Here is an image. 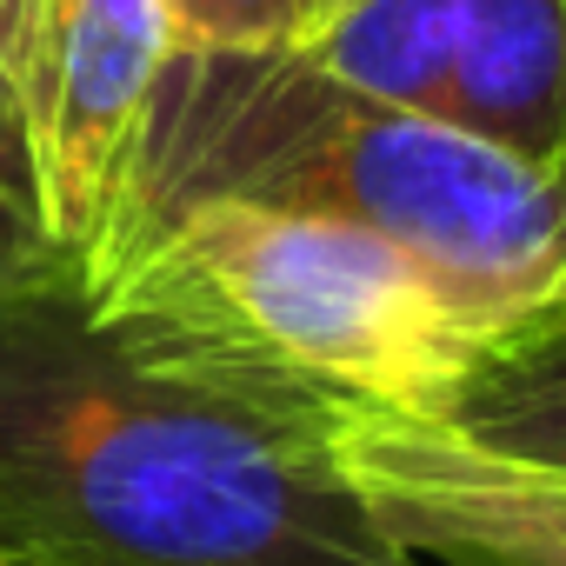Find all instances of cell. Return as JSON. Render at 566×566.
<instances>
[{
	"instance_id": "obj_5",
	"label": "cell",
	"mask_w": 566,
	"mask_h": 566,
	"mask_svg": "<svg viewBox=\"0 0 566 566\" xmlns=\"http://www.w3.org/2000/svg\"><path fill=\"white\" fill-rule=\"evenodd\" d=\"M334 460L413 566H566V467L374 407L334 420Z\"/></svg>"
},
{
	"instance_id": "obj_8",
	"label": "cell",
	"mask_w": 566,
	"mask_h": 566,
	"mask_svg": "<svg viewBox=\"0 0 566 566\" xmlns=\"http://www.w3.org/2000/svg\"><path fill=\"white\" fill-rule=\"evenodd\" d=\"M440 427L513 460L566 467V314L493 334L440 407Z\"/></svg>"
},
{
	"instance_id": "obj_4",
	"label": "cell",
	"mask_w": 566,
	"mask_h": 566,
	"mask_svg": "<svg viewBox=\"0 0 566 566\" xmlns=\"http://www.w3.org/2000/svg\"><path fill=\"white\" fill-rule=\"evenodd\" d=\"M174 61L167 0H28V180L67 260L101 240L134 127Z\"/></svg>"
},
{
	"instance_id": "obj_6",
	"label": "cell",
	"mask_w": 566,
	"mask_h": 566,
	"mask_svg": "<svg viewBox=\"0 0 566 566\" xmlns=\"http://www.w3.org/2000/svg\"><path fill=\"white\" fill-rule=\"evenodd\" d=\"M440 120L566 180V0H460Z\"/></svg>"
},
{
	"instance_id": "obj_2",
	"label": "cell",
	"mask_w": 566,
	"mask_h": 566,
	"mask_svg": "<svg viewBox=\"0 0 566 566\" xmlns=\"http://www.w3.org/2000/svg\"><path fill=\"white\" fill-rule=\"evenodd\" d=\"M193 200L354 220L413 253L486 340L566 314L559 174L453 120L354 101L294 54L174 48L134 127L107 227Z\"/></svg>"
},
{
	"instance_id": "obj_10",
	"label": "cell",
	"mask_w": 566,
	"mask_h": 566,
	"mask_svg": "<svg viewBox=\"0 0 566 566\" xmlns=\"http://www.w3.org/2000/svg\"><path fill=\"white\" fill-rule=\"evenodd\" d=\"M21 61H28V0H0V180L34 200V180H28V114H21Z\"/></svg>"
},
{
	"instance_id": "obj_1",
	"label": "cell",
	"mask_w": 566,
	"mask_h": 566,
	"mask_svg": "<svg viewBox=\"0 0 566 566\" xmlns=\"http://www.w3.org/2000/svg\"><path fill=\"white\" fill-rule=\"evenodd\" d=\"M334 420L114 334L61 260L0 301V566H413Z\"/></svg>"
},
{
	"instance_id": "obj_7",
	"label": "cell",
	"mask_w": 566,
	"mask_h": 566,
	"mask_svg": "<svg viewBox=\"0 0 566 566\" xmlns=\"http://www.w3.org/2000/svg\"><path fill=\"white\" fill-rule=\"evenodd\" d=\"M453 41H460V0H334L287 54L354 101L440 120Z\"/></svg>"
},
{
	"instance_id": "obj_11",
	"label": "cell",
	"mask_w": 566,
	"mask_h": 566,
	"mask_svg": "<svg viewBox=\"0 0 566 566\" xmlns=\"http://www.w3.org/2000/svg\"><path fill=\"white\" fill-rule=\"evenodd\" d=\"M61 260H67V253H61L54 233L41 227V207H34L21 187L0 180V301H8L14 287H28L34 273L61 266Z\"/></svg>"
},
{
	"instance_id": "obj_9",
	"label": "cell",
	"mask_w": 566,
	"mask_h": 566,
	"mask_svg": "<svg viewBox=\"0 0 566 566\" xmlns=\"http://www.w3.org/2000/svg\"><path fill=\"white\" fill-rule=\"evenodd\" d=\"M334 0H167L180 54H287Z\"/></svg>"
},
{
	"instance_id": "obj_3",
	"label": "cell",
	"mask_w": 566,
	"mask_h": 566,
	"mask_svg": "<svg viewBox=\"0 0 566 566\" xmlns=\"http://www.w3.org/2000/svg\"><path fill=\"white\" fill-rule=\"evenodd\" d=\"M81 287L114 334L321 413L440 420L486 347L480 321L394 240L253 200L107 227Z\"/></svg>"
}]
</instances>
